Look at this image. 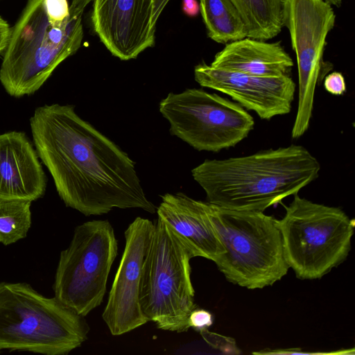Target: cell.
I'll use <instances>...</instances> for the list:
<instances>
[{
	"label": "cell",
	"mask_w": 355,
	"mask_h": 355,
	"mask_svg": "<svg viewBox=\"0 0 355 355\" xmlns=\"http://www.w3.org/2000/svg\"><path fill=\"white\" fill-rule=\"evenodd\" d=\"M214 322L213 315L207 310L194 309L188 317V325L196 331H200L210 327Z\"/></svg>",
	"instance_id": "44dd1931"
},
{
	"label": "cell",
	"mask_w": 355,
	"mask_h": 355,
	"mask_svg": "<svg viewBox=\"0 0 355 355\" xmlns=\"http://www.w3.org/2000/svg\"><path fill=\"white\" fill-rule=\"evenodd\" d=\"M82 16L67 0H28L11 28L0 67V82L11 96L35 93L56 67L80 47Z\"/></svg>",
	"instance_id": "3957f363"
},
{
	"label": "cell",
	"mask_w": 355,
	"mask_h": 355,
	"mask_svg": "<svg viewBox=\"0 0 355 355\" xmlns=\"http://www.w3.org/2000/svg\"><path fill=\"white\" fill-rule=\"evenodd\" d=\"M155 227L149 219L137 217L124 232V250L102 314L113 336L128 333L149 322L141 309V294Z\"/></svg>",
	"instance_id": "8fae6325"
},
{
	"label": "cell",
	"mask_w": 355,
	"mask_h": 355,
	"mask_svg": "<svg viewBox=\"0 0 355 355\" xmlns=\"http://www.w3.org/2000/svg\"><path fill=\"white\" fill-rule=\"evenodd\" d=\"M320 164L291 144L224 159H205L191 170L207 202L234 210L264 211L316 180Z\"/></svg>",
	"instance_id": "7a4b0ae2"
},
{
	"label": "cell",
	"mask_w": 355,
	"mask_h": 355,
	"mask_svg": "<svg viewBox=\"0 0 355 355\" xmlns=\"http://www.w3.org/2000/svg\"><path fill=\"white\" fill-rule=\"evenodd\" d=\"M324 87L327 92L333 95L344 94L347 88L343 75L338 71L329 73L324 80Z\"/></svg>",
	"instance_id": "7402d4cb"
},
{
	"label": "cell",
	"mask_w": 355,
	"mask_h": 355,
	"mask_svg": "<svg viewBox=\"0 0 355 355\" xmlns=\"http://www.w3.org/2000/svg\"><path fill=\"white\" fill-rule=\"evenodd\" d=\"M279 220L286 262L300 279H320L345 261L355 222L341 209L294 195Z\"/></svg>",
	"instance_id": "8992f818"
},
{
	"label": "cell",
	"mask_w": 355,
	"mask_h": 355,
	"mask_svg": "<svg viewBox=\"0 0 355 355\" xmlns=\"http://www.w3.org/2000/svg\"><path fill=\"white\" fill-rule=\"evenodd\" d=\"M211 66L261 77L289 75L293 61L280 42L245 37L225 44Z\"/></svg>",
	"instance_id": "2e32d148"
},
{
	"label": "cell",
	"mask_w": 355,
	"mask_h": 355,
	"mask_svg": "<svg viewBox=\"0 0 355 355\" xmlns=\"http://www.w3.org/2000/svg\"><path fill=\"white\" fill-rule=\"evenodd\" d=\"M203 340L212 348L224 354H241V350L233 338L210 331L208 329L199 331Z\"/></svg>",
	"instance_id": "ffe728a7"
},
{
	"label": "cell",
	"mask_w": 355,
	"mask_h": 355,
	"mask_svg": "<svg viewBox=\"0 0 355 355\" xmlns=\"http://www.w3.org/2000/svg\"><path fill=\"white\" fill-rule=\"evenodd\" d=\"M92 0H72L69 6L70 14L73 16H82L85 7Z\"/></svg>",
	"instance_id": "d4e9b609"
},
{
	"label": "cell",
	"mask_w": 355,
	"mask_h": 355,
	"mask_svg": "<svg viewBox=\"0 0 355 355\" xmlns=\"http://www.w3.org/2000/svg\"><path fill=\"white\" fill-rule=\"evenodd\" d=\"M200 12L207 36L226 44L247 37L245 23L231 0H200Z\"/></svg>",
	"instance_id": "e0dca14e"
},
{
	"label": "cell",
	"mask_w": 355,
	"mask_h": 355,
	"mask_svg": "<svg viewBox=\"0 0 355 355\" xmlns=\"http://www.w3.org/2000/svg\"><path fill=\"white\" fill-rule=\"evenodd\" d=\"M85 316L26 282H0V350L66 355L87 339Z\"/></svg>",
	"instance_id": "277c9868"
},
{
	"label": "cell",
	"mask_w": 355,
	"mask_h": 355,
	"mask_svg": "<svg viewBox=\"0 0 355 355\" xmlns=\"http://www.w3.org/2000/svg\"><path fill=\"white\" fill-rule=\"evenodd\" d=\"M34 147L68 207L86 216L114 208L156 207L146 197L135 162L75 112L73 105L37 107L30 119Z\"/></svg>",
	"instance_id": "6da1fadb"
},
{
	"label": "cell",
	"mask_w": 355,
	"mask_h": 355,
	"mask_svg": "<svg viewBox=\"0 0 355 355\" xmlns=\"http://www.w3.org/2000/svg\"><path fill=\"white\" fill-rule=\"evenodd\" d=\"M146 262L141 306L145 316L162 330L188 331V317L196 308L190 260L196 253L162 218L157 220Z\"/></svg>",
	"instance_id": "52a82bcc"
},
{
	"label": "cell",
	"mask_w": 355,
	"mask_h": 355,
	"mask_svg": "<svg viewBox=\"0 0 355 355\" xmlns=\"http://www.w3.org/2000/svg\"><path fill=\"white\" fill-rule=\"evenodd\" d=\"M209 214L225 249L214 262L227 280L260 289L286 275L289 266L279 220L263 211L229 209L211 203Z\"/></svg>",
	"instance_id": "5b68a950"
},
{
	"label": "cell",
	"mask_w": 355,
	"mask_h": 355,
	"mask_svg": "<svg viewBox=\"0 0 355 355\" xmlns=\"http://www.w3.org/2000/svg\"><path fill=\"white\" fill-rule=\"evenodd\" d=\"M194 78L200 86L227 94L261 119L270 120L291 110L296 85L290 75L256 76L202 62L195 67Z\"/></svg>",
	"instance_id": "4fadbf2b"
},
{
	"label": "cell",
	"mask_w": 355,
	"mask_h": 355,
	"mask_svg": "<svg viewBox=\"0 0 355 355\" xmlns=\"http://www.w3.org/2000/svg\"><path fill=\"white\" fill-rule=\"evenodd\" d=\"M331 6H334L337 8L340 7L343 0H324Z\"/></svg>",
	"instance_id": "484cf974"
},
{
	"label": "cell",
	"mask_w": 355,
	"mask_h": 355,
	"mask_svg": "<svg viewBox=\"0 0 355 355\" xmlns=\"http://www.w3.org/2000/svg\"><path fill=\"white\" fill-rule=\"evenodd\" d=\"M209 202L193 199L183 193L162 196L157 213L192 248L196 257L214 261L225 252L211 222Z\"/></svg>",
	"instance_id": "9a60e30c"
},
{
	"label": "cell",
	"mask_w": 355,
	"mask_h": 355,
	"mask_svg": "<svg viewBox=\"0 0 355 355\" xmlns=\"http://www.w3.org/2000/svg\"><path fill=\"white\" fill-rule=\"evenodd\" d=\"M31 201L0 200V243L13 244L26 237L31 226Z\"/></svg>",
	"instance_id": "d6986e66"
},
{
	"label": "cell",
	"mask_w": 355,
	"mask_h": 355,
	"mask_svg": "<svg viewBox=\"0 0 355 355\" xmlns=\"http://www.w3.org/2000/svg\"><path fill=\"white\" fill-rule=\"evenodd\" d=\"M117 252L114 228L107 220L78 225L69 246L60 252L54 296L78 314L87 315L103 300Z\"/></svg>",
	"instance_id": "ba28073f"
},
{
	"label": "cell",
	"mask_w": 355,
	"mask_h": 355,
	"mask_svg": "<svg viewBox=\"0 0 355 355\" xmlns=\"http://www.w3.org/2000/svg\"><path fill=\"white\" fill-rule=\"evenodd\" d=\"M171 0H92L91 21L107 49L121 60L155 44L158 19Z\"/></svg>",
	"instance_id": "7c38bea8"
},
{
	"label": "cell",
	"mask_w": 355,
	"mask_h": 355,
	"mask_svg": "<svg viewBox=\"0 0 355 355\" xmlns=\"http://www.w3.org/2000/svg\"><path fill=\"white\" fill-rule=\"evenodd\" d=\"M282 22L296 55L298 102L291 137L298 139L310 125L326 40L334 27L336 14L324 0H282Z\"/></svg>",
	"instance_id": "30bf717a"
},
{
	"label": "cell",
	"mask_w": 355,
	"mask_h": 355,
	"mask_svg": "<svg viewBox=\"0 0 355 355\" xmlns=\"http://www.w3.org/2000/svg\"><path fill=\"white\" fill-rule=\"evenodd\" d=\"M182 10L189 17H195L200 12V3L197 0H182Z\"/></svg>",
	"instance_id": "cb8c5ba5"
},
{
	"label": "cell",
	"mask_w": 355,
	"mask_h": 355,
	"mask_svg": "<svg viewBox=\"0 0 355 355\" xmlns=\"http://www.w3.org/2000/svg\"><path fill=\"white\" fill-rule=\"evenodd\" d=\"M46 176L24 132L0 134V200L35 201L45 193Z\"/></svg>",
	"instance_id": "5bb4252c"
},
{
	"label": "cell",
	"mask_w": 355,
	"mask_h": 355,
	"mask_svg": "<svg viewBox=\"0 0 355 355\" xmlns=\"http://www.w3.org/2000/svg\"><path fill=\"white\" fill-rule=\"evenodd\" d=\"M170 132L198 150L217 153L235 146L254 121L237 103L202 89L169 93L159 105Z\"/></svg>",
	"instance_id": "9c48e42d"
},
{
	"label": "cell",
	"mask_w": 355,
	"mask_h": 355,
	"mask_svg": "<svg viewBox=\"0 0 355 355\" xmlns=\"http://www.w3.org/2000/svg\"><path fill=\"white\" fill-rule=\"evenodd\" d=\"M11 28L6 21L0 17V55L3 53L8 45Z\"/></svg>",
	"instance_id": "603a6c76"
},
{
	"label": "cell",
	"mask_w": 355,
	"mask_h": 355,
	"mask_svg": "<svg viewBox=\"0 0 355 355\" xmlns=\"http://www.w3.org/2000/svg\"><path fill=\"white\" fill-rule=\"evenodd\" d=\"M247 29V37L266 41L280 33L282 0H231Z\"/></svg>",
	"instance_id": "ac0fdd59"
}]
</instances>
